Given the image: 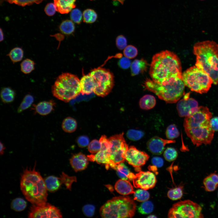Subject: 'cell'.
Returning <instances> with one entry per match:
<instances>
[{"mask_svg":"<svg viewBox=\"0 0 218 218\" xmlns=\"http://www.w3.org/2000/svg\"><path fill=\"white\" fill-rule=\"evenodd\" d=\"M182 74L180 60L173 52L163 51L153 57L149 74L156 83L162 84L172 83L182 79Z\"/></svg>","mask_w":218,"mask_h":218,"instance_id":"cell-1","label":"cell"},{"mask_svg":"<svg viewBox=\"0 0 218 218\" xmlns=\"http://www.w3.org/2000/svg\"><path fill=\"white\" fill-rule=\"evenodd\" d=\"M212 114L206 107H199L197 111L185 117L183 126L186 134L194 145L210 144L214 131L210 124Z\"/></svg>","mask_w":218,"mask_h":218,"instance_id":"cell-2","label":"cell"},{"mask_svg":"<svg viewBox=\"0 0 218 218\" xmlns=\"http://www.w3.org/2000/svg\"><path fill=\"white\" fill-rule=\"evenodd\" d=\"M193 53L196 57L195 65L206 72L213 83L218 84V44L213 41L196 43Z\"/></svg>","mask_w":218,"mask_h":218,"instance_id":"cell-3","label":"cell"},{"mask_svg":"<svg viewBox=\"0 0 218 218\" xmlns=\"http://www.w3.org/2000/svg\"><path fill=\"white\" fill-rule=\"evenodd\" d=\"M20 188L26 199L33 204L41 205L46 203L47 189L45 180L35 167L26 168L21 175Z\"/></svg>","mask_w":218,"mask_h":218,"instance_id":"cell-4","label":"cell"},{"mask_svg":"<svg viewBox=\"0 0 218 218\" xmlns=\"http://www.w3.org/2000/svg\"><path fill=\"white\" fill-rule=\"evenodd\" d=\"M51 92L57 99L68 102L81 93L80 80L74 74L62 73L57 78L52 86Z\"/></svg>","mask_w":218,"mask_h":218,"instance_id":"cell-5","label":"cell"},{"mask_svg":"<svg viewBox=\"0 0 218 218\" xmlns=\"http://www.w3.org/2000/svg\"><path fill=\"white\" fill-rule=\"evenodd\" d=\"M136 208L134 200L128 196L115 197L107 201L100 210L103 218H131Z\"/></svg>","mask_w":218,"mask_h":218,"instance_id":"cell-6","label":"cell"},{"mask_svg":"<svg viewBox=\"0 0 218 218\" xmlns=\"http://www.w3.org/2000/svg\"><path fill=\"white\" fill-rule=\"evenodd\" d=\"M144 86L166 103H173L178 102L184 94L185 85L181 79L166 84H158L147 79L144 83Z\"/></svg>","mask_w":218,"mask_h":218,"instance_id":"cell-7","label":"cell"},{"mask_svg":"<svg viewBox=\"0 0 218 218\" xmlns=\"http://www.w3.org/2000/svg\"><path fill=\"white\" fill-rule=\"evenodd\" d=\"M182 79L185 86L191 91L200 94L207 92L213 83L209 74L196 65L183 72Z\"/></svg>","mask_w":218,"mask_h":218,"instance_id":"cell-8","label":"cell"},{"mask_svg":"<svg viewBox=\"0 0 218 218\" xmlns=\"http://www.w3.org/2000/svg\"><path fill=\"white\" fill-rule=\"evenodd\" d=\"M89 74L94 82V93L102 97L108 95L114 85L113 73L108 69L99 67L92 69Z\"/></svg>","mask_w":218,"mask_h":218,"instance_id":"cell-9","label":"cell"},{"mask_svg":"<svg viewBox=\"0 0 218 218\" xmlns=\"http://www.w3.org/2000/svg\"><path fill=\"white\" fill-rule=\"evenodd\" d=\"M168 217L202 218L203 215L200 205L190 200H186L173 204L169 211Z\"/></svg>","mask_w":218,"mask_h":218,"instance_id":"cell-10","label":"cell"},{"mask_svg":"<svg viewBox=\"0 0 218 218\" xmlns=\"http://www.w3.org/2000/svg\"><path fill=\"white\" fill-rule=\"evenodd\" d=\"M124 133L111 137L108 139L111 143L110 159V167L116 170L117 165L125 160V154L128 147L124 138Z\"/></svg>","mask_w":218,"mask_h":218,"instance_id":"cell-11","label":"cell"},{"mask_svg":"<svg viewBox=\"0 0 218 218\" xmlns=\"http://www.w3.org/2000/svg\"><path fill=\"white\" fill-rule=\"evenodd\" d=\"M28 217L34 218H62L60 210L48 203L41 205L33 204L30 207Z\"/></svg>","mask_w":218,"mask_h":218,"instance_id":"cell-12","label":"cell"},{"mask_svg":"<svg viewBox=\"0 0 218 218\" xmlns=\"http://www.w3.org/2000/svg\"><path fill=\"white\" fill-rule=\"evenodd\" d=\"M99 141L101 145V150L95 154L88 156V158L91 161L105 164L106 169H108L110 165V156L111 143L105 135H102Z\"/></svg>","mask_w":218,"mask_h":218,"instance_id":"cell-13","label":"cell"},{"mask_svg":"<svg viewBox=\"0 0 218 218\" xmlns=\"http://www.w3.org/2000/svg\"><path fill=\"white\" fill-rule=\"evenodd\" d=\"M149 158L146 153L139 150L133 146L128 147L125 154V160L138 172L141 171L140 167L146 164Z\"/></svg>","mask_w":218,"mask_h":218,"instance_id":"cell-14","label":"cell"},{"mask_svg":"<svg viewBox=\"0 0 218 218\" xmlns=\"http://www.w3.org/2000/svg\"><path fill=\"white\" fill-rule=\"evenodd\" d=\"M132 181L135 188L146 190L154 187L157 182L155 175L149 171L139 172L134 174Z\"/></svg>","mask_w":218,"mask_h":218,"instance_id":"cell-15","label":"cell"},{"mask_svg":"<svg viewBox=\"0 0 218 218\" xmlns=\"http://www.w3.org/2000/svg\"><path fill=\"white\" fill-rule=\"evenodd\" d=\"M199 107L197 101L192 98H184L178 101L177 109L180 117L189 116L196 112Z\"/></svg>","mask_w":218,"mask_h":218,"instance_id":"cell-16","label":"cell"},{"mask_svg":"<svg viewBox=\"0 0 218 218\" xmlns=\"http://www.w3.org/2000/svg\"><path fill=\"white\" fill-rule=\"evenodd\" d=\"M173 140L165 139L157 136L154 137L150 139L147 143L149 150L153 154L160 155L163 152L165 146L167 144L173 143Z\"/></svg>","mask_w":218,"mask_h":218,"instance_id":"cell-17","label":"cell"},{"mask_svg":"<svg viewBox=\"0 0 218 218\" xmlns=\"http://www.w3.org/2000/svg\"><path fill=\"white\" fill-rule=\"evenodd\" d=\"M70 160L71 165L76 172L84 170L88 164V158L81 153L74 155Z\"/></svg>","mask_w":218,"mask_h":218,"instance_id":"cell-18","label":"cell"},{"mask_svg":"<svg viewBox=\"0 0 218 218\" xmlns=\"http://www.w3.org/2000/svg\"><path fill=\"white\" fill-rule=\"evenodd\" d=\"M56 103L52 100L41 102L33 106L35 112L41 115H46L53 111L56 107Z\"/></svg>","mask_w":218,"mask_h":218,"instance_id":"cell-19","label":"cell"},{"mask_svg":"<svg viewBox=\"0 0 218 218\" xmlns=\"http://www.w3.org/2000/svg\"><path fill=\"white\" fill-rule=\"evenodd\" d=\"M114 188L117 192L124 195L134 194L135 192L133 186L127 180L121 179L118 180L116 183Z\"/></svg>","mask_w":218,"mask_h":218,"instance_id":"cell-20","label":"cell"},{"mask_svg":"<svg viewBox=\"0 0 218 218\" xmlns=\"http://www.w3.org/2000/svg\"><path fill=\"white\" fill-rule=\"evenodd\" d=\"M81 93L82 94L88 95L93 92L94 85L93 79L89 74L83 75L80 80Z\"/></svg>","mask_w":218,"mask_h":218,"instance_id":"cell-21","label":"cell"},{"mask_svg":"<svg viewBox=\"0 0 218 218\" xmlns=\"http://www.w3.org/2000/svg\"><path fill=\"white\" fill-rule=\"evenodd\" d=\"M76 0H54L57 11L64 14L69 13L76 7Z\"/></svg>","mask_w":218,"mask_h":218,"instance_id":"cell-22","label":"cell"},{"mask_svg":"<svg viewBox=\"0 0 218 218\" xmlns=\"http://www.w3.org/2000/svg\"><path fill=\"white\" fill-rule=\"evenodd\" d=\"M148 64L144 59L134 60L131 64V72L132 76H135L146 71Z\"/></svg>","mask_w":218,"mask_h":218,"instance_id":"cell-23","label":"cell"},{"mask_svg":"<svg viewBox=\"0 0 218 218\" xmlns=\"http://www.w3.org/2000/svg\"><path fill=\"white\" fill-rule=\"evenodd\" d=\"M45 181L47 190L50 192L56 191L62 184L59 177L53 176L48 177Z\"/></svg>","mask_w":218,"mask_h":218,"instance_id":"cell-24","label":"cell"},{"mask_svg":"<svg viewBox=\"0 0 218 218\" xmlns=\"http://www.w3.org/2000/svg\"><path fill=\"white\" fill-rule=\"evenodd\" d=\"M156 104V100L153 95L146 94L142 97L139 102L140 108L144 110H148L153 108Z\"/></svg>","mask_w":218,"mask_h":218,"instance_id":"cell-25","label":"cell"},{"mask_svg":"<svg viewBox=\"0 0 218 218\" xmlns=\"http://www.w3.org/2000/svg\"><path fill=\"white\" fill-rule=\"evenodd\" d=\"M116 170L118 176L121 179L132 180L134 174L130 172L128 167L123 163L118 164Z\"/></svg>","mask_w":218,"mask_h":218,"instance_id":"cell-26","label":"cell"},{"mask_svg":"<svg viewBox=\"0 0 218 218\" xmlns=\"http://www.w3.org/2000/svg\"><path fill=\"white\" fill-rule=\"evenodd\" d=\"M0 95L3 102L9 103L12 102L14 100L15 93V91L11 88L5 87L2 89Z\"/></svg>","mask_w":218,"mask_h":218,"instance_id":"cell-27","label":"cell"},{"mask_svg":"<svg viewBox=\"0 0 218 218\" xmlns=\"http://www.w3.org/2000/svg\"><path fill=\"white\" fill-rule=\"evenodd\" d=\"M77 125V122L75 119L68 117L63 120L62 124V128L65 132L71 133L76 130Z\"/></svg>","mask_w":218,"mask_h":218,"instance_id":"cell-28","label":"cell"},{"mask_svg":"<svg viewBox=\"0 0 218 218\" xmlns=\"http://www.w3.org/2000/svg\"><path fill=\"white\" fill-rule=\"evenodd\" d=\"M24 55L23 50L21 48L15 47L12 49L7 55L13 63L20 61Z\"/></svg>","mask_w":218,"mask_h":218,"instance_id":"cell-29","label":"cell"},{"mask_svg":"<svg viewBox=\"0 0 218 218\" xmlns=\"http://www.w3.org/2000/svg\"><path fill=\"white\" fill-rule=\"evenodd\" d=\"M59 28L62 33L65 35H69L74 31L75 26L72 21L67 20L61 23Z\"/></svg>","mask_w":218,"mask_h":218,"instance_id":"cell-30","label":"cell"},{"mask_svg":"<svg viewBox=\"0 0 218 218\" xmlns=\"http://www.w3.org/2000/svg\"><path fill=\"white\" fill-rule=\"evenodd\" d=\"M35 63L32 60L26 58L22 61L20 64L21 70L25 74L31 73L35 69Z\"/></svg>","mask_w":218,"mask_h":218,"instance_id":"cell-31","label":"cell"},{"mask_svg":"<svg viewBox=\"0 0 218 218\" xmlns=\"http://www.w3.org/2000/svg\"><path fill=\"white\" fill-rule=\"evenodd\" d=\"M183 195V188L180 186L170 190L168 192L167 195L170 199L172 200H177L180 199Z\"/></svg>","mask_w":218,"mask_h":218,"instance_id":"cell-32","label":"cell"},{"mask_svg":"<svg viewBox=\"0 0 218 218\" xmlns=\"http://www.w3.org/2000/svg\"><path fill=\"white\" fill-rule=\"evenodd\" d=\"M34 101V98L30 94L26 95L18 109V112L20 113L28 108Z\"/></svg>","mask_w":218,"mask_h":218,"instance_id":"cell-33","label":"cell"},{"mask_svg":"<svg viewBox=\"0 0 218 218\" xmlns=\"http://www.w3.org/2000/svg\"><path fill=\"white\" fill-rule=\"evenodd\" d=\"M83 21L88 23H92L95 22L97 18V15L93 9H88L83 12Z\"/></svg>","mask_w":218,"mask_h":218,"instance_id":"cell-34","label":"cell"},{"mask_svg":"<svg viewBox=\"0 0 218 218\" xmlns=\"http://www.w3.org/2000/svg\"><path fill=\"white\" fill-rule=\"evenodd\" d=\"M26 206V202L23 199L20 198L14 199L11 203L12 208L16 211H23L25 208Z\"/></svg>","mask_w":218,"mask_h":218,"instance_id":"cell-35","label":"cell"},{"mask_svg":"<svg viewBox=\"0 0 218 218\" xmlns=\"http://www.w3.org/2000/svg\"><path fill=\"white\" fill-rule=\"evenodd\" d=\"M165 134L168 139L173 140L179 137L180 133L176 125L173 124H171L167 127Z\"/></svg>","mask_w":218,"mask_h":218,"instance_id":"cell-36","label":"cell"},{"mask_svg":"<svg viewBox=\"0 0 218 218\" xmlns=\"http://www.w3.org/2000/svg\"><path fill=\"white\" fill-rule=\"evenodd\" d=\"M134 194V200L140 202L147 200L150 197V194L147 190L139 189L135 191Z\"/></svg>","mask_w":218,"mask_h":218,"instance_id":"cell-37","label":"cell"},{"mask_svg":"<svg viewBox=\"0 0 218 218\" xmlns=\"http://www.w3.org/2000/svg\"><path fill=\"white\" fill-rule=\"evenodd\" d=\"M153 203L147 200L144 202L138 208V212L142 214L150 213L153 211Z\"/></svg>","mask_w":218,"mask_h":218,"instance_id":"cell-38","label":"cell"},{"mask_svg":"<svg viewBox=\"0 0 218 218\" xmlns=\"http://www.w3.org/2000/svg\"><path fill=\"white\" fill-rule=\"evenodd\" d=\"M144 133L142 131L131 129L127 132V136L130 140L136 141L140 140L144 135Z\"/></svg>","mask_w":218,"mask_h":218,"instance_id":"cell-39","label":"cell"},{"mask_svg":"<svg viewBox=\"0 0 218 218\" xmlns=\"http://www.w3.org/2000/svg\"><path fill=\"white\" fill-rule=\"evenodd\" d=\"M62 184H64L67 188L70 190L71 186L74 182L76 181V178L75 177H70L64 173L63 172L59 177Z\"/></svg>","mask_w":218,"mask_h":218,"instance_id":"cell-40","label":"cell"},{"mask_svg":"<svg viewBox=\"0 0 218 218\" xmlns=\"http://www.w3.org/2000/svg\"><path fill=\"white\" fill-rule=\"evenodd\" d=\"M178 155L177 152L173 148L168 147L165 150L164 156L165 159L168 161H172L175 160Z\"/></svg>","mask_w":218,"mask_h":218,"instance_id":"cell-41","label":"cell"},{"mask_svg":"<svg viewBox=\"0 0 218 218\" xmlns=\"http://www.w3.org/2000/svg\"><path fill=\"white\" fill-rule=\"evenodd\" d=\"M203 184L205 190L208 192L214 191L218 187V185L211 179L209 175L204 179Z\"/></svg>","mask_w":218,"mask_h":218,"instance_id":"cell-42","label":"cell"},{"mask_svg":"<svg viewBox=\"0 0 218 218\" xmlns=\"http://www.w3.org/2000/svg\"><path fill=\"white\" fill-rule=\"evenodd\" d=\"M123 54L125 57L129 59H132L137 56L138 51L137 48L134 46L129 45L124 49Z\"/></svg>","mask_w":218,"mask_h":218,"instance_id":"cell-43","label":"cell"},{"mask_svg":"<svg viewBox=\"0 0 218 218\" xmlns=\"http://www.w3.org/2000/svg\"><path fill=\"white\" fill-rule=\"evenodd\" d=\"M101 147V144L99 140L94 139L89 143L88 147V150L91 154H95L99 151Z\"/></svg>","mask_w":218,"mask_h":218,"instance_id":"cell-44","label":"cell"},{"mask_svg":"<svg viewBox=\"0 0 218 218\" xmlns=\"http://www.w3.org/2000/svg\"><path fill=\"white\" fill-rule=\"evenodd\" d=\"M10 3H14L19 5L24 6L35 3L38 4L43 0H5Z\"/></svg>","mask_w":218,"mask_h":218,"instance_id":"cell-45","label":"cell"},{"mask_svg":"<svg viewBox=\"0 0 218 218\" xmlns=\"http://www.w3.org/2000/svg\"><path fill=\"white\" fill-rule=\"evenodd\" d=\"M82 14L81 11L78 9H75L72 10L70 14L71 20L76 23L79 24L81 21Z\"/></svg>","mask_w":218,"mask_h":218,"instance_id":"cell-46","label":"cell"},{"mask_svg":"<svg viewBox=\"0 0 218 218\" xmlns=\"http://www.w3.org/2000/svg\"><path fill=\"white\" fill-rule=\"evenodd\" d=\"M95 209V207L94 205L87 204L83 207L82 211L85 216L87 217H91L94 215Z\"/></svg>","mask_w":218,"mask_h":218,"instance_id":"cell-47","label":"cell"},{"mask_svg":"<svg viewBox=\"0 0 218 218\" xmlns=\"http://www.w3.org/2000/svg\"><path fill=\"white\" fill-rule=\"evenodd\" d=\"M116 45L120 50L124 49L127 46V40L125 37L123 35L118 36L116 39Z\"/></svg>","mask_w":218,"mask_h":218,"instance_id":"cell-48","label":"cell"},{"mask_svg":"<svg viewBox=\"0 0 218 218\" xmlns=\"http://www.w3.org/2000/svg\"><path fill=\"white\" fill-rule=\"evenodd\" d=\"M77 142L80 147L84 148L88 145L89 140L88 137L86 136H81L78 137Z\"/></svg>","mask_w":218,"mask_h":218,"instance_id":"cell-49","label":"cell"},{"mask_svg":"<svg viewBox=\"0 0 218 218\" xmlns=\"http://www.w3.org/2000/svg\"><path fill=\"white\" fill-rule=\"evenodd\" d=\"M57 9L54 4L52 3H48L45 8V11L46 14L49 16H51L54 15Z\"/></svg>","mask_w":218,"mask_h":218,"instance_id":"cell-50","label":"cell"},{"mask_svg":"<svg viewBox=\"0 0 218 218\" xmlns=\"http://www.w3.org/2000/svg\"><path fill=\"white\" fill-rule=\"evenodd\" d=\"M119 66L123 69L128 68L131 65V61L129 59L126 57L121 58L118 62Z\"/></svg>","mask_w":218,"mask_h":218,"instance_id":"cell-51","label":"cell"},{"mask_svg":"<svg viewBox=\"0 0 218 218\" xmlns=\"http://www.w3.org/2000/svg\"><path fill=\"white\" fill-rule=\"evenodd\" d=\"M151 162L152 164L156 167H161L164 164V160L163 159L160 157H153L152 159Z\"/></svg>","mask_w":218,"mask_h":218,"instance_id":"cell-52","label":"cell"},{"mask_svg":"<svg viewBox=\"0 0 218 218\" xmlns=\"http://www.w3.org/2000/svg\"><path fill=\"white\" fill-rule=\"evenodd\" d=\"M210 124L214 131H218V117H212L210 120Z\"/></svg>","mask_w":218,"mask_h":218,"instance_id":"cell-53","label":"cell"},{"mask_svg":"<svg viewBox=\"0 0 218 218\" xmlns=\"http://www.w3.org/2000/svg\"><path fill=\"white\" fill-rule=\"evenodd\" d=\"M211 179L218 185V174L216 173H211L209 175Z\"/></svg>","mask_w":218,"mask_h":218,"instance_id":"cell-54","label":"cell"},{"mask_svg":"<svg viewBox=\"0 0 218 218\" xmlns=\"http://www.w3.org/2000/svg\"><path fill=\"white\" fill-rule=\"evenodd\" d=\"M5 146L3 144L1 141L0 142V153L1 155L3 154L4 153V151L5 149Z\"/></svg>","mask_w":218,"mask_h":218,"instance_id":"cell-55","label":"cell"},{"mask_svg":"<svg viewBox=\"0 0 218 218\" xmlns=\"http://www.w3.org/2000/svg\"><path fill=\"white\" fill-rule=\"evenodd\" d=\"M0 41H3L4 39V35H3V31L1 28L0 29Z\"/></svg>","mask_w":218,"mask_h":218,"instance_id":"cell-56","label":"cell"},{"mask_svg":"<svg viewBox=\"0 0 218 218\" xmlns=\"http://www.w3.org/2000/svg\"><path fill=\"white\" fill-rule=\"evenodd\" d=\"M147 217L149 218H156L157 216H156L155 215H150L149 216Z\"/></svg>","mask_w":218,"mask_h":218,"instance_id":"cell-57","label":"cell"},{"mask_svg":"<svg viewBox=\"0 0 218 218\" xmlns=\"http://www.w3.org/2000/svg\"><path fill=\"white\" fill-rule=\"evenodd\" d=\"M202 0V1H203V0Z\"/></svg>","mask_w":218,"mask_h":218,"instance_id":"cell-58","label":"cell"},{"mask_svg":"<svg viewBox=\"0 0 218 218\" xmlns=\"http://www.w3.org/2000/svg\"></svg>","mask_w":218,"mask_h":218,"instance_id":"cell-59","label":"cell"},{"mask_svg":"<svg viewBox=\"0 0 218 218\" xmlns=\"http://www.w3.org/2000/svg\"></svg>","mask_w":218,"mask_h":218,"instance_id":"cell-60","label":"cell"}]
</instances>
